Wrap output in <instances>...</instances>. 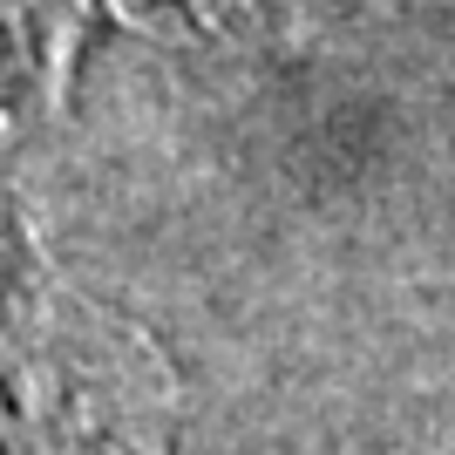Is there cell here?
Returning <instances> with one entry per match:
<instances>
[{
	"instance_id": "6da1fadb",
	"label": "cell",
	"mask_w": 455,
	"mask_h": 455,
	"mask_svg": "<svg viewBox=\"0 0 455 455\" xmlns=\"http://www.w3.org/2000/svg\"><path fill=\"white\" fill-rule=\"evenodd\" d=\"M0 455H177L150 347L0 231Z\"/></svg>"
},
{
	"instance_id": "7a4b0ae2",
	"label": "cell",
	"mask_w": 455,
	"mask_h": 455,
	"mask_svg": "<svg viewBox=\"0 0 455 455\" xmlns=\"http://www.w3.org/2000/svg\"><path fill=\"white\" fill-rule=\"evenodd\" d=\"M68 55V0H0V136L41 109Z\"/></svg>"
},
{
	"instance_id": "3957f363",
	"label": "cell",
	"mask_w": 455,
	"mask_h": 455,
	"mask_svg": "<svg viewBox=\"0 0 455 455\" xmlns=\"http://www.w3.org/2000/svg\"><path fill=\"white\" fill-rule=\"evenodd\" d=\"M109 7L130 20H211L225 7H238V0H109Z\"/></svg>"
}]
</instances>
